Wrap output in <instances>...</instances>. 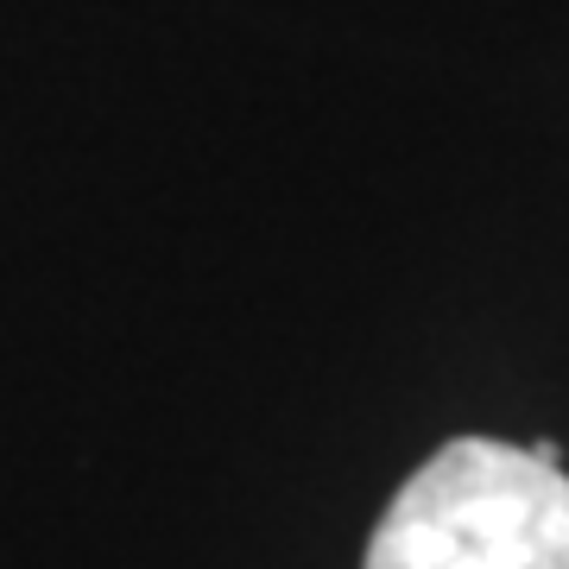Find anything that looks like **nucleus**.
<instances>
[{
  "mask_svg": "<svg viewBox=\"0 0 569 569\" xmlns=\"http://www.w3.org/2000/svg\"><path fill=\"white\" fill-rule=\"evenodd\" d=\"M361 569H569V475L519 443L456 437L392 493Z\"/></svg>",
  "mask_w": 569,
  "mask_h": 569,
  "instance_id": "1",
  "label": "nucleus"
}]
</instances>
